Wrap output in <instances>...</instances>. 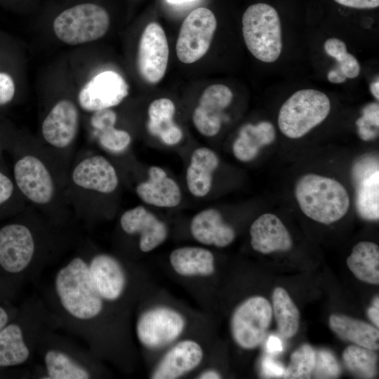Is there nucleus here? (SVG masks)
I'll return each instance as SVG.
<instances>
[{"mask_svg": "<svg viewBox=\"0 0 379 379\" xmlns=\"http://www.w3.org/2000/svg\"><path fill=\"white\" fill-rule=\"evenodd\" d=\"M218 164V157L212 149L199 147L194 150L186 173L187 186L192 195L204 197L208 194Z\"/></svg>", "mask_w": 379, "mask_h": 379, "instance_id": "obj_26", "label": "nucleus"}, {"mask_svg": "<svg viewBox=\"0 0 379 379\" xmlns=\"http://www.w3.org/2000/svg\"><path fill=\"white\" fill-rule=\"evenodd\" d=\"M87 125L93 139L105 150L112 153H121L131 144L130 133L117 128V114L112 109L99 110L91 114Z\"/></svg>", "mask_w": 379, "mask_h": 379, "instance_id": "obj_24", "label": "nucleus"}, {"mask_svg": "<svg viewBox=\"0 0 379 379\" xmlns=\"http://www.w3.org/2000/svg\"><path fill=\"white\" fill-rule=\"evenodd\" d=\"M283 350V345L281 339L276 335H270L267 342V350L269 353L276 354Z\"/></svg>", "mask_w": 379, "mask_h": 379, "instance_id": "obj_43", "label": "nucleus"}, {"mask_svg": "<svg viewBox=\"0 0 379 379\" xmlns=\"http://www.w3.org/2000/svg\"><path fill=\"white\" fill-rule=\"evenodd\" d=\"M175 112V105L168 98L154 100L148 107L149 133L168 145L178 144L183 135L181 128L173 121Z\"/></svg>", "mask_w": 379, "mask_h": 379, "instance_id": "obj_27", "label": "nucleus"}, {"mask_svg": "<svg viewBox=\"0 0 379 379\" xmlns=\"http://www.w3.org/2000/svg\"><path fill=\"white\" fill-rule=\"evenodd\" d=\"M272 313L271 304L262 296H252L242 302L231 319V332L235 343L246 350L260 345L270 326Z\"/></svg>", "mask_w": 379, "mask_h": 379, "instance_id": "obj_14", "label": "nucleus"}, {"mask_svg": "<svg viewBox=\"0 0 379 379\" xmlns=\"http://www.w3.org/2000/svg\"><path fill=\"white\" fill-rule=\"evenodd\" d=\"M232 98L230 88L222 84H213L204 91L192 115L193 124L201 135L212 137L218 133L222 111L230 105Z\"/></svg>", "mask_w": 379, "mask_h": 379, "instance_id": "obj_20", "label": "nucleus"}, {"mask_svg": "<svg viewBox=\"0 0 379 379\" xmlns=\"http://www.w3.org/2000/svg\"><path fill=\"white\" fill-rule=\"evenodd\" d=\"M147 180L139 183L135 192L145 204L157 207L172 208L178 206L182 198L178 185L159 166L149 169Z\"/></svg>", "mask_w": 379, "mask_h": 379, "instance_id": "obj_23", "label": "nucleus"}, {"mask_svg": "<svg viewBox=\"0 0 379 379\" xmlns=\"http://www.w3.org/2000/svg\"><path fill=\"white\" fill-rule=\"evenodd\" d=\"M295 195L303 213L322 224L339 220L350 207V197L342 184L316 174L302 176L295 185Z\"/></svg>", "mask_w": 379, "mask_h": 379, "instance_id": "obj_9", "label": "nucleus"}, {"mask_svg": "<svg viewBox=\"0 0 379 379\" xmlns=\"http://www.w3.org/2000/svg\"><path fill=\"white\" fill-rule=\"evenodd\" d=\"M331 329L341 339L371 350H378L379 331L366 321L343 314H331Z\"/></svg>", "mask_w": 379, "mask_h": 379, "instance_id": "obj_28", "label": "nucleus"}, {"mask_svg": "<svg viewBox=\"0 0 379 379\" xmlns=\"http://www.w3.org/2000/svg\"><path fill=\"white\" fill-rule=\"evenodd\" d=\"M15 184L29 205L52 222L73 226L74 217L65 194V184L36 139L30 141L13 166Z\"/></svg>", "mask_w": 379, "mask_h": 379, "instance_id": "obj_3", "label": "nucleus"}, {"mask_svg": "<svg viewBox=\"0 0 379 379\" xmlns=\"http://www.w3.org/2000/svg\"><path fill=\"white\" fill-rule=\"evenodd\" d=\"M313 373L317 378H336L340 375L341 369L333 353L321 350L316 352Z\"/></svg>", "mask_w": 379, "mask_h": 379, "instance_id": "obj_37", "label": "nucleus"}, {"mask_svg": "<svg viewBox=\"0 0 379 379\" xmlns=\"http://www.w3.org/2000/svg\"><path fill=\"white\" fill-rule=\"evenodd\" d=\"M22 220L0 227V272L36 283L80 239L74 226L58 225L29 205Z\"/></svg>", "mask_w": 379, "mask_h": 379, "instance_id": "obj_2", "label": "nucleus"}, {"mask_svg": "<svg viewBox=\"0 0 379 379\" xmlns=\"http://www.w3.org/2000/svg\"><path fill=\"white\" fill-rule=\"evenodd\" d=\"M185 326V319L178 312L159 307L147 310L139 316L135 332L144 347L159 348L176 340Z\"/></svg>", "mask_w": 379, "mask_h": 379, "instance_id": "obj_16", "label": "nucleus"}, {"mask_svg": "<svg viewBox=\"0 0 379 379\" xmlns=\"http://www.w3.org/2000/svg\"><path fill=\"white\" fill-rule=\"evenodd\" d=\"M190 230L193 237L204 245L225 247L235 238L233 228L226 224L215 208L204 209L192 218Z\"/></svg>", "mask_w": 379, "mask_h": 379, "instance_id": "obj_25", "label": "nucleus"}, {"mask_svg": "<svg viewBox=\"0 0 379 379\" xmlns=\"http://www.w3.org/2000/svg\"><path fill=\"white\" fill-rule=\"evenodd\" d=\"M119 184L117 171L105 156L88 153L75 156L67 173L65 189L75 220H81L93 196L112 194Z\"/></svg>", "mask_w": 379, "mask_h": 379, "instance_id": "obj_8", "label": "nucleus"}, {"mask_svg": "<svg viewBox=\"0 0 379 379\" xmlns=\"http://www.w3.org/2000/svg\"><path fill=\"white\" fill-rule=\"evenodd\" d=\"M338 4L357 9H371L379 6V0H334Z\"/></svg>", "mask_w": 379, "mask_h": 379, "instance_id": "obj_41", "label": "nucleus"}, {"mask_svg": "<svg viewBox=\"0 0 379 379\" xmlns=\"http://www.w3.org/2000/svg\"><path fill=\"white\" fill-rule=\"evenodd\" d=\"M109 26V12L94 0H60L52 11L53 34L68 46L98 41L105 35Z\"/></svg>", "mask_w": 379, "mask_h": 379, "instance_id": "obj_7", "label": "nucleus"}, {"mask_svg": "<svg viewBox=\"0 0 379 379\" xmlns=\"http://www.w3.org/2000/svg\"><path fill=\"white\" fill-rule=\"evenodd\" d=\"M343 359L347 369L362 378H372L376 373L377 357L373 350L350 345L343 353Z\"/></svg>", "mask_w": 379, "mask_h": 379, "instance_id": "obj_33", "label": "nucleus"}, {"mask_svg": "<svg viewBox=\"0 0 379 379\" xmlns=\"http://www.w3.org/2000/svg\"><path fill=\"white\" fill-rule=\"evenodd\" d=\"M252 248L261 253L286 251L292 247L291 237L275 215L265 213L259 216L250 228Z\"/></svg>", "mask_w": 379, "mask_h": 379, "instance_id": "obj_21", "label": "nucleus"}, {"mask_svg": "<svg viewBox=\"0 0 379 379\" xmlns=\"http://www.w3.org/2000/svg\"><path fill=\"white\" fill-rule=\"evenodd\" d=\"M18 310V308L6 305V302H0V330L12 319Z\"/></svg>", "mask_w": 379, "mask_h": 379, "instance_id": "obj_42", "label": "nucleus"}, {"mask_svg": "<svg viewBox=\"0 0 379 379\" xmlns=\"http://www.w3.org/2000/svg\"><path fill=\"white\" fill-rule=\"evenodd\" d=\"M217 20L208 8L201 7L192 11L184 20L176 42V54L185 64L201 59L211 44Z\"/></svg>", "mask_w": 379, "mask_h": 379, "instance_id": "obj_15", "label": "nucleus"}, {"mask_svg": "<svg viewBox=\"0 0 379 379\" xmlns=\"http://www.w3.org/2000/svg\"><path fill=\"white\" fill-rule=\"evenodd\" d=\"M275 135L274 127L270 122L246 124L233 144V153L239 160L249 161L256 157L261 147L272 142Z\"/></svg>", "mask_w": 379, "mask_h": 379, "instance_id": "obj_29", "label": "nucleus"}, {"mask_svg": "<svg viewBox=\"0 0 379 379\" xmlns=\"http://www.w3.org/2000/svg\"><path fill=\"white\" fill-rule=\"evenodd\" d=\"M324 50L338 61L337 67L346 78L354 79L359 76L360 65L353 55L347 53L344 41L337 38L328 39L324 43Z\"/></svg>", "mask_w": 379, "mask_h": 379, "instance_id": "obj_35", "label": "nucleus"}, {"mask_svg": "<svg viewBox=\"0 0 379 379\" xmlns=\"http://www.w3.org/2000/svg\"><path fill=\"white\" fill-rule=\"evenodd\" d=\"M81 114L74 97L62 95L46 107L40 122L39 138L36 140L53 162L65 185L81 127Z\"/></svg>", "mask_w": 379, "mask_h": 379, "instance_id": "obj_6", "label": "nucleus"}, {"mask_svg": "<svg viewBox=\"0 0 379 379\" xmlns=\"http://www.w3.org/2000/svg\"><path fill=\"white\" fill-rule=\"evenodd\" d=\"M88 271L99 295L112 306L119 305L128 295L130 274L124 263L117 256L96 251L84 240Z\"/></svg>", "mask_w": 379, "mask_h": 379, "instance_id": "obj_12", "label": "nucleus"}, {"mask_svg": "<svg viewBox=\"0 0 379 379\" xmlns=\"http://www.w3.org/2000/svg\"><path fill=\"white\" fill-rule=\"evenodd\" d=\"M15 185L9 177L0 171V206L7 202L13 195Z\"/></svg>", "mask_w": 379, "mask_h": 379, "instance_id": "obj_40", "label": "nucleus"}, {"mask_svg": "<svg viewBox=\"0 0 379 379\" xmlns=\"http://www.w3.org/2000/svg\"><path fill=\"white\" fill-rule=\"evenodd\" d=\"M262 372L265 378H281L284 374V366L270 357L262 361Z\"/></svg>", "mask_w": 379, "mask_h": 379, "instance_id": "obj_39", "label": "nucleus"}, {"mask_svg": "<svg viewBox=\"0 0 379 379\" xmlns=\"http://www.w3.org/2000/svg\"><path fill=\"white\" fill-rule=\"evenodd\" d=\"M347 265L359 280L379 284V248L371 241H360L347 258Z\"/></svg>", "mask_w": 379, "mask_h": 379, "instance_id": "obj_31", "label": "nucleus"}, {"mask_svg": "<svg viewBox=\"0 0 379 379\" xmlns=\"http://www.w3.org/2000/svg\"><path fill=\"white\" fill-rule=\"evenodd\" d=\"M16 91L13 77L5 72L0 71V106L11 102L14 98Z\"/></svg>", "mask_w": 379, "mask_h": 379, "instance_id": "obj_38", "label": "nucleus"}, {"mask_svg": "<svg viewBox=\"0 0 379 379\" xmlns=\"http://www.w3.org/2000/svg\"><path fill=\"white\" fill-rule=\"evenodd\" d=\"M170 262L176 273L186 277L209 276L215 270L213 253L201 247L178 248L171 252Z\"/></svg>", "mask_w": 379, "mask_h": 379, "instance_id": "obj_30", "label": "nucleus"}, {"mask_svg": "<svg viewBox=\"0 0 379 379\" xmlns=\"http://www.w3.org/2000/svg\"><path fill=\"white\" fill-rule=\"evenodd\" d=\"M328 80L333 84H341L345 81L346 77L341 70L336 66L331 69L327 74Z\"/></svg>", "mask_w": 379, "mask_h": 379, "instance_id": "obj_45", "label": "nucleus"}, {"mask_svg": "<svg viewBox=\"0 0 379 379\" xmlns=\"http://www.w3.org/2000/svg\"><path fill=\"white\" fill-rule=\"evenodd\" d=\"M129 86L117 71H98L85 78L77 90L74 98L82 113L112 109L128 96Z\"/></svg>", "mask_w": 379, "mask_h": 379, "instance_id": "obj_13", "label": "nucleus"}, {"mask_svg": "<svg viewBox=\"0 0 379 379\" xmlns=\"http://www.w3.org/2000/svg\"><path fill=\"white\" fill-rule=\"evenodd\" d=\"M352 175L355 185L356 208L366 220L379 218V167L374 156L367 155L357 161Z\"/></svg>", "mask_w": 379, "mask_h": 379, "instance_id": "obj_18", "label": "nucleus"}, {"mask_svg": "<svg viewBox=\"0 0 379 379\" xmlns=\"http://www.w3.org/2000/svg\"><path fill=\"white\" fill-rule=\"evenodd\" d=\"M166 34L157 22L148 24L143 30L138 47L136 66L140 77L155 84L164 77L168 60Z\"/></svg>", "mask_w": 379, "mask_h": 379, "instance_id": "obj_17", "label": "nucleus"}, {"mask_svg": "<svg viewBox=\"0 0 379 379\" xmlns=\"http://www.w3.org/2000/svg\"><path fill=\"white\" fill-rule=\"evenodd\" d=\"M316 351L308 344L302 345L291 356L290 363L283 378H310L315 364Z\"/></svg>", "mask_w": 379, "mask_h": 379, "instance_id": "obj_34", "label": "nucleus"}, {"mask_svg": "<svg viewBox=\"0 0 379 379\" xmlns=\"http://www.w3.org/2000/svg\"><path fill=\"white\" fill-rule=\"evenodd\" d=\"M202 358L203 350L199 343L192 340H182L164 356L152 378H178L197 367Z\"/></svg>", "mask_w": 379, "mask_h": 379, "instance_id": "obj_22", "label": "nucleus"}, {"mask_svg": "<svg viewBox=\"0 0 379 379\" xmlns=\"http://www.w3.org/2000/svg\"><path fill=\"white\" fill-rule=\"evenodd\" d=\"M330 110L331 102L324 93L314 89L298 91L281 107L279 128L288 138H301L321 124Z\"/></svg>", "mask_w": 379, "mask_h": 379, "instance_id": "obj_11", "label": "nucleus"}, {"mask_svg": "<svg viewBox=\"0 0 379 379\" xmlns=\"http://www.w3.org/2000/svg\"><path fill=\"white\" fill-rule=\"evenodd\" d=\"M60 323L39 293L18 307L12 319L0 330V368L32 364L39 343Z\"/></svg>", "mask_w": 379, "mask_h": 379, "instance_id": "obj_4", "label": "nucleus"}, {"mask_svg": "<svg viewBox=\"0 0 379 379\" xmlns=\"http://www.w3.org/2000/svg\"><path fill=\"white\" fill-rule=\"evenodd\" d=\"M272 312L281 335L290 338L294 336L299 327L300 313L287 291L281 288H274L272 295Z\"/></svg>", "mask_w": 379, "mask_h": 379, "instance_id": "obj_32", "label": "nucleus"}, {"mask_svg": "<svg viewBox=\"0 0 379 379\" xmlns=\"http://www.w3.org/2000/svg\"><path fill=\"white\" fill-rule=\"evenodd\" d=\"M196 0H166V1L170 4L173 5H181L189 2H192Z\"/></svg>", "mask_w": 379, "mask_h": 379, "instance_id": "obj_48", "label": "nucleus"}, {"mask_svg": "<svg viewBox=\"0 0 379 379\" xmlns=\"http://www.w3.org/2000/svg\"><path fill=\"white\" fill-rule=\"evenodd\" d=\"M242 33L251 53L264 62H273L282 51L281 27L272 6L257 3L248 6L242 16Z\"/></svg>", "mask_w": 379, "mask_h": 379, "instance_id": "obj_10", "label": "nucleus"}, {"mask_svg": "<svg viewBox=\"0 0 379 379\" xmlns=\"http://www.w3.org/2000/svg\"><path fill=\"white\" fill-rule=\"evenodd\" d=\"M58 331L47 333L37 347L31 378L92 379L100 378L101 367L88 347H81Z\"/></svg>", "mask_w": 379, "mask_h": 379, "instance_id": "obj_5", "label": "nucleus"}, {"mask_svg": "<svg viewBox=\"0 0 379 379\" xmlns=\"http://www.w3.org/2000/svg\"><path fill=\"white\" fill-rule=\"evenodd\" d=\"M370 91L372 95L377 99H379V81L377 79L370 86Z\"/></svg>", "mask_w": 379, "mask_h": 379, "instance_id": "obj_47", "label": "nucleus"}, {"mask_svg": "<svg viewBox=\"0 0 379 379\" xmlns=\"http://www.w3.org/2000/svg\"><path fill=\"white\" fill-rule=\"evenodd\" d=\"M358 133L365 141L374 139L378 135L375 128L379 127V105L371 102L366 105L362 110V116L356 121Z\"/></svg>", "mask_w": 379, "mask_h": 379, "instance_id": "obj_36", "label": "nucleus"}, {"mask_svg": "<svg viewBox=\"0 0 379 379\" xmlns=\"http://www.w3.org/2000/svg\"><path fill=\"white\" fill-rule=\"evenodd\" d=\"M119 225L127 235H140L138 246L144 253L160 246L168 236L165 223L142 206L126 211L120 217Z\"/></svg>", "mask_w": 379, "mask_h": 379, "instance_id": "obj_19", "label": "nucleus"}, {"mask_svg": "<svg viewBox=\"0 0 379 379\" xmlns=\"http://www.w3.org/2000/svg\"><path fill=\"white\" fill-rule=\"evenodd\" d=\"M367 314L370 320L376 326H379V298L375 297L373 300V304L368 309Z\"/></svg>", "mask_w": 379, "mask_h": 379, "instance_id": "obj_44", "label": "nucleus"}, {"mask_svg": "<svg viewBox=\"0 0 379 379\" xmlns=\"http://www.w3.org/2000/svg\"><path fill=\"white\" fill-rule=\"evenodd\" d=\"M39 291L60 328L80 338L97 357L112 356L118 327L113 324L112 305L99 295L91 281L84 240L40 285Z\"/></svg>", "mask_w": 379, "mask_h": 379, "instance_id": "obj_1", "label": "nucleus"}, {"mask_svg": "<svg viewBox=\"0 0 379 379\" xmlns=\"http://www.w3.org/2000/svg\"><path fill=\"white\" fill-rule=\"evenodd\" d=\"M199 378L201 379H216L220 378V375L215 371L208 370L203 372Z\"/></svg>", "mask_w": 379, "mask_h": 379, "instance_id": "obj_46", "label": "nucleus"}, {"mask_svg": "<svg viewBox=\"0 0 379 379\" xmlns=\"http://www.w3.org/2000/svg\"><path fill=\"white\" fill-rule=\"evenodd\" d=\"M5 302V300H4L3 299H1V298H0V302Z\"/></svg>", "mask_w": 379, "mask_h": 379, "instance_id": "obj_49", "label": "nucleus"}]
</instances>
